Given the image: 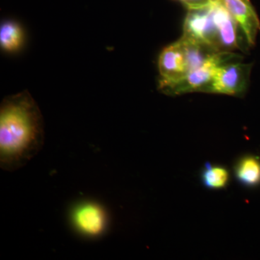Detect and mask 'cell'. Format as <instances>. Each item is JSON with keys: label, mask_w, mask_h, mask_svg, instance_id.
<instances>
[{"label": "cell", "mask_w": 260, "mask_h": 260, "mask_svg": "<svg viewBox=\"0 0 260 260\" xmlns=\"http://www.w3.org/2000/svg\"><path fill=\"white\" fill-rule=\"evenodd\" d=\"M232 14L245 36L249 47L255 44L260 22L251 3L243 0H218Z\"/></svg>", "instance_id": "obj_6"}, {"label": "cell", "mask_w": 260, "mask_h": 260, "mask_svg": "<svg viewBox=\"0 0 260 260\" xmlns=\"http://www.w3.org/2000/svg\"><path fill=\"white\" fill-rule=\"evenodd\" d=\"M242 56L230 51H219L199 69L191 71L184 78L160 85L159 88L168 95H179L190 92H205L219 67L242 61Z\"/></svg>", "instance_id": "obj_2"}, {"label": "cell", "mask_w": 260, "mask_h": 260, "mask_svg": "<svg viewBox=\"0 0 260 260\" xmlns=\"http://www.w3.org/2000/svg\"><path fill=\"white\" fill-rule=\"evenodd\" d=\"M213 3L204 8L189 10L184 20L183 35L197 39L217 51H221L218 30L214 18Z\"/></svg>", "instance_id": "obj_4"}, {"label": "cell", "mask_w": 260, "mask_h": 260, "mask_svg": "<svg viewBox=\"0 0 260 260\" xmlns=\"http://www.w3.org/2000/svg\"><path fill=\"white\" fill-rule=\"evenodd\" d=\"M188 9H198V8H204L208 6L216 0H179Z\"/></svg>", "instance_id": "obj_13"}, {"label": "cell", "mask_w": 260, "mask_h": 260, "mask_svg": "<svg viewBox=\"0 0 260 260\" xmlns=\"http://www.w3.org/2000/svg\"><path fill=\"white\" fill-rule=\"evenodd\" d=\"M44 135L40 110L25 91L3 101L0 109V166L14 172L42 148Z\"/></svg>", "instance_id": "obj_1"}, {"label": "cell", "mask_w": 260, "mask_h": 260, "mask_svg": "<svg viewBox=\"0 0 260 260\" xmlns=\"http://www.w3.org/2000/svg\"><path fill=\"white\" fill-rule=\"evenodd\" d=\"M213 8L214 18L218 30L220 51H229L239 48L237 22L218 0L214 2Z\"/></svg>", "instance_id": "obj_8"}, {"label": "cell", "mask_w": 260, "mask_h": 260, "mask_svg": "<svg viewBox=\"0 0 260 260\" xmlns=\"http://www.w3.org/2000/svg\"><path fill=\"white\" fill-rule=\"evenodd\" d=\"M75 226L88 237L101 235L107 226V215L102 207L94 203H84L77 207L73 214Z\"/></svg>", "instance_id": "obj_7"}, {"label": "cell", "mask_w": 260, "mask_h": 260, "mask_svg": "<svg viewBox=\"0 0 260 260\" xmlns=\"http://www.w3.org/2000/svg\"><path fill=\"white\" fill-rule=\"evenodd\" d=\"M158 69L160 75L159 86L180 80L189 73L185 56L179 42L165 48L160 53Z\"/></svg>", "instance_id": "obj_5"}, {"label": "cell", "mask_w": 260, "mask_h": 260, "mask_svg": "<svg viewBox=\"0 0 260 260\" xmlns=\"http://www.w3.org/2000/svg\"><path fill=\"white\" fill-rule=\"evenodd\" d=\"M23 42V30L15 22H5L0 28V44L4 50L14 52Z\"/></svg>", "instance_id": "obj_11"}, {"label": "cell", "mask_w": 260, "mask_h": 260, "mask_svg": "<svg viewBox=\"0 0 260 260\" xmlns=\"http://www.w3.org/2000/svg\"><path fill=\"white\" fill-rule=\"evenodd\" d=\"M235 174L239 182L247 186L260 184V160L255 156L248 155L238 161Z\"/></svg>", "instance_id": "obj_10"}, {"label": "cell", "mask_w": 260, "mask_h": 260, "mask_svg": "<svg viewBox=\"0 0 260 260\" xmlns=\"http://www.w3.org/2000/svg\"><path fill=\"white\" fill-rule=\"evenodd\" d=\"M243 1L246 2V3H250V1H249V0H243Z\"/></svg>", "instance_id": "obj_14"}, {"label": "cell", "mask_w": 260, "mask_h": 260, "mask_svg": "<svg viewBox=\"0 0 260 260\" xmlns=\"http://www.w3.org/2000/svg\"><path fill=\"white\" fill-rule=\"evenodd\" d=\"M229 173L225 167L210 162L205 164L201 174L203 184L211 189H223L229 184Z\"/></svg>", "instance_id": "obj_12"}, {"label": "cell", "mask_w": 260, "mask_h": 260, "mask_svg": "<svg viewBox=\"0 0 260 260\" xmlns=\"http://www.w3.org/2000/svg\"><path fill=\"white\" fill-rule=\"evenodd\" d=\"M178 42L180 44L189 73L203 66L210 58L219 52L208 44L183 35Z\"/></svg>", "instance_id": "obj_9"}, {"label": "cell", "mask_w": 260, "mask_h": 260, "mask_svg": "<svg viewBox=\"0 0 260 260\" xmlns=\"http://www.w3.org/2000/svg\"><path fill=\"white\" fill-rule=\"evenodd\" d=\"M251 67L241 61L219 67L206 93L232 95L244 94L249 85Z\"/></svg>", "instance_id": "obj_3"}]
</instances>
